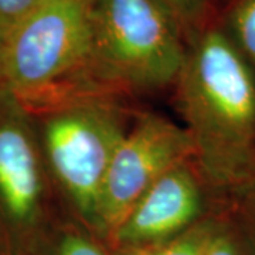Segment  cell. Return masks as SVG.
<instances>
[{
  "mask_svg": "<svg viewBox=\"0 0 255 255\" xmlns=\"http://www.w3.org/2000/svg\"><path fill=\"white\" fill-rule=\"evenodd\" d=\"M248 190H250V194H251L250 204H251V209H253V213H254L255 216V180L248 186Z\"/></svg>",
  "mask_w": 255,
  "mask_h": 255,
  "instance_id": "5bb4252c",
  "label": "cell"
},
{
  "mask_svg": "<svg viewBox=\"0 0 255 255\" xmlns=\"http://www.w3.org/2000/svg\"><path fill=\"white\" fill-rule=\"evenodd\" d=\"M90 51V0H40L3 43L1 87L26 107L95 94Z\"/></svg>",
  "mask_w": 255,
  "mask_h": 255,
  "instance_id": "277c9868",
  "label": "cell"
},
{
  "mask_svg": "<svg viewBox=\"0 0 255 255\" xmlns=\"http://www.w3.org/2000/svg\"><path fill=\"white\" fill-rule=\"evenodd\" d=\"M183 31H191L201 17L207 0H159Z\"/></svg>",
  "mask_w": 255,
  "mask_h": 255,
  "instance_id": "7c38bea8",
  "label": "cell"
},
{
  "mask_svg": "<svg viewBox=\"0 0 255 255\" xmlns=\"http://www.w3.org/2000/svg\"><path fill=\"white\" fill-rule=\"evenodd\" d=\"M209 187L193 159L177 164L128 211L111 234L114 248L162 243L193 227L207 217Z\"/></svg>",
  "mask_w": 255,
  "mask_h": 255,
  "instance_id": "52a82bcc",
  "label": "cell"
},
{
  "mask_svg": "<svg viewBox=\"0 0 255 255\" xmlns=\"http://www.w3.org/2000/svg\"><path fill=\"white\" fill-rule=\"evenodd\" d=\"M98 236L73 220H63L34 255H110Z\"/></svg>",
  "mask_w": 255,
  "mask_h": 255,
  "instance_id": "9c48e42d",
  "label": "cell"
},
{
  "mask_svg": "<svg viewBox=\"0 0 255 255\" xmlns=\"http://www.w3.org/2000/svg\"><path fill=\"white\" fill-rule=\"evenodd\" d=\"M206 255H248V250L237 228L217 219Z\"/></svg>",
  "mask_w": 255,
  "mask_h": 255,
  "instance_id": "8fae6325",
  "label": "cell"
},
{
  "mask_svg": "<svg viewBox=\"0 0 255 255\" xmlns=\"http://www.w3.org/2000/svg\"><path fill=\"white\" fill-rule=\"evenodd\" d=\"M27 110L65 216L100 237L104 184L130 117L105 94L70 95Z\"/></svg>",
  "mask_w": 255,
  "mask_h": 255,
  "instance_id": "7a4b0ae2",
  "label": "cell"
},
{
  "mask_svg": "<svg viewBox=\"0 0 255 255\" xmlns=\"http://www.w3.org/2000/svg\"><path fill=\"white\" fill-rule=\"evenodd\" d=\"M193 162L211 189L255 180V73L231 37L196 33L174 82Z\"/></svg>",
  "mask_w": 255,
  "mask_h": 255,
  "instance_id": "6da1fadb",
  "label": "cell"
},
{
  "mask_svg": "<svg viewBox=\"0 0 255 255\" xmlns=\"http://www.w3.org/2000/svg\"><path fill=\"white\" fill-rule=\"evenodd\" d=\"M0 255H4V254H1V253H0Z\"/></svg>",
  "mask_w": 255,
  "mask_h": 255,
  "instance_id": "2e32d148",
  "label": "cell"
},
{
  "mask_svg": "<svg viewBox=\"0 0 255 255\" xmlns=\"http://www.w3.org/2000/svg\"><path fill=\"white\" fill-rule=\"evenodd\" d=\"M65 219L31 114L0 87V253L34 255Z\"/></svg>",
  "mask_w": 255,
  "mask_h": 255,
  "instance_id": "5b68a950",
  "label": "cell"
},
{
  "mask_svg": "<svg viewBox=\"0 0 255 255\" xmlns=\"http://www.w3.org/2000/svg\"><path fill=\"white\" fill-rule=\"evenodd\" d=\"M193 159L186 129L153 112L133 117L112 157L100 209V237L111 234L146 191L177 164Z\"/></svg>",
  "mask_w": 255,
  "mask_h": 255,
  "instance_id": "8992f818",
  "label": "cell"
},
{
  "mask_svg": "<svg viewBox=\"0 0 255 255\" xmlns=\"http://www.w3.org/2000/svg\"><path fill=\"white\" fill-rule=\"evenodd\" d=\"M230 26L231 40L255 73V0H240L234 7Z\"/></svg>",
  "mask_w": 255,
  "mask_h": 255,
  "instance_id": "30bf717a",
  "label": "cell"
},
{
  "mask_svg": "<svg viewBox=\"0 0 255 255\" xmlns=\"http://www.w3.org/2000/svg\"><path fill=\"white\" fill-rule=\"evenodd\" d=\"M1 54H3V44L0 43V87H1Z\"/></svg>",
  "mask_w": 255,
  "mask_h": 255,
  "instance_id": "9a60e30c",
  "label": "cell"
},
{
  "mask_svg": "<svg viewBox=\"0 0 255 255\" xmlns=\"http://www.w3.org/2000/svg\"><path fill=\"white\" fill-rule=\"evenodd\" d=\"M216 223L217 217L207 216L176 237L150 246L115 250V255H206Z\"/></svg>",
  "mask_w": 255,
  "mask_h": 255,
  "instance_id": "ba28073f",
  "label": "cell"
},
{
  "mask_svg": "<svg viewBox=\"0 0 255 255\" xmlns=\"http://www.w3.org/2000/svg\"><path fill=\"white\" fill-rule=\"evenodd\" d=\"M90 28L92 91L114 95L174 85L187 46L159 0H90Z\"/></svg>",
  "mask_w": 255,
  "mask_h": 255,
  "instance_id": "3957f363",
  "label": "cell"
},
{
  "mask_svg": "<svg viewBox=\"0 0 255 255\" xmlns=\"http://www.w3.org/2000/svg\"><path fill=\"white\" fill-rule=\"evenodd\" d=\"M40 0H0V43L3 44L18 23L34 9Z\"/></svg>",
  "mask_w": 255,
  "mask_h": 255,
  "instance_id": "4fadbf2b",
  "label": "cell"
}]
</instances>
